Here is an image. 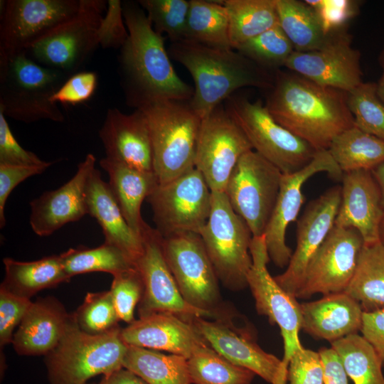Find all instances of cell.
Segmentation results:
<instances>
[{"mask_svg":"<svg viewBox=\"0 0 384 384\" xmlns=\"http://www.w3.org/2000/svg\"><path fill=\"white\" fill-rule=\"evenodd\" d=\"M128 38L119 56L121 82L128 106L139 109L162 100L189 101L193 89L176 73L157 33L138 2H122Z\"/></svg>","mask_w":384,"mask_h":384,"instance_id":"obj_1","label":"cell"},{"mask_svg":"<svg viewBox=\"0 0 384 384\" xmlns=\"http://www.w3.org/2000/svg\"><path fill=\"white\" fill-rule=\"evenodd\" d=\"M265 104L280 125L316 150L354 125L347 93L318 85L294 72L277 70Z\"/></svg>","mask_w":384,"mask_h":384,"instance_id":"obj_2","label":"cell"},{"mask_svg":"<svg viewBox=\"0 0 384 384\" xmlns=\"http://www.w3.org/2000/svg\"><path fill=\"white\" fill-rule=\"evenodd\" d=\"M169 55L187 69L194 82L189 104L204 118L238 89H270L267 70L231 48H215L188 40L171 43Z\"/></svg>","mask_w":384,"mask_h":384,"instance_id":"obj_3","label":"cell"},{"mask_svg":"<svg viewBox=\"0 0 384 384\" xmlns=\"http://www.w3.org/2000/svg\"><path fill=\"white\" fill-rule=\"evenodd\" d=\"M69 77L36 63L25 52L0 58V111L25 123L62 122L64 114L50 99Z\"/></svg>","mask_w":384,"mask_h":384,"instance_id":"obj_4","label":"cell"},{"mask_svg":"<svg viewBox=\"0 0 384 384\" xmlns=\"http://www.w3.org/2000/svg\"><path fill=\"white\" fill-rule=\"evenodd\" d=\"M139 109L147 119L154 172L159 183H166L194 169L202 119L189 101H157Z\"/></svg>","mask_w":384,"mask_h":384,"instance_id":"obj_5","label":"cell"},{"mask_svg":"<svg viewBox=\"0 0 384 384\" xmlns=\"http://www.w3.org/2000/svg\"><path fill=\"white\" fill-rule=\"evenodd\" d=\"M121 330L118 326L91 335L80 329L75 318L56 348L46 356L50 383L86 384L93 377L122 368L128 346Z\"/></svg>","mask_w":384,"mask_h":384,"instance_id":"obj_6","label":"cell"},{"mask_svg":"<svg viewBox=\"0 0 384 384\" xmlns=\"http://www.w3.org/2000/svg\"><path fill=\"white\" fill-rule=\"evenodd\" d=\"M219 281L231 291L247 287L252 234L224 192H212L208 220L199 233Z\"/></svg>","mask_w":384,"mask_h":384,"instance_id":"obj_7","label":"cell"},{"mask_svg":"<svg viewBox=\"0 0 384 384\" xmlns=\"http://www.w3.org/2000/svg\"><path fill=\"white\" fill-rule=\"evenodd\" d=\"M243 130L252 149L283 174L309 164L317 150L277 122L261 100L232 95L225 106Z\"/></svg>","mask_w":384,"mask_h":384,"instance_id":"obj_8","label":"cell"},{"mask_svg":"<svg viewBox=\"0 0 384 384\" xmlns=\"http://www.w3.org/2000/svg\"><path fill=\"white\" fill-rule=\"evenodd\" d=\"M169 270L186 302L208 314L222 316L230 307L222 300L219 279L199 234L184 233L163 238Z\"/></svg>","mask_w":384,"mask_h":384,"instance_id":"obj_9","label":"cell"},{"mask_svg":"<svg viewBox=\"0 0 384 384\" xmlns=\"http://www.w3.org/2000/svg\"><path fill=\"white\" fill-rule=\"evenodd\" d=\"M107 7L105 0H80L74 16L35 41L25 53L36 63L71 76L99 46L98 29Z\"/></svg>","mask_w":384,"mask_h":384,"instance_id":"obj_10","label":"cell"},{"mask_svg":"<svg viewBox=\"0 0 384 384\" xmlns=\"http://www.w3.org/2000/svg\"><path fill=\"white\" fill-rule=\"evenodd\" d=\"M252 260L247 282L255 299V309L269 322L279 326L284 344L281 371L276 384H287V370L293 354L303 346L299 335L302 330V312L297 298L284 291L272 277L267 265L270 257L265 237H252Z\"/></svg>","mask_w":384,"mask_h":384,"instance_id":"obj_11","label":"cell"},{"mask_svg":"<svg viewBox=\"0 0 384 384\" xmlns=\"http://www.w3.org/2000/svg\"><path fill=\"white\" fill-rule=\"evenodd\" d=\"M282 174L251 150L239 159L229 177L224 193L253 237L263 236L265 233L278 198Z\"/></svg>","mask_w":384,"mask_h":384,"instance_id":"obj_12","label":"cell"},{"mask_svg":"<svg viewBox=\"0 0 384 384\" xmlns=\"http://www.w3.org/2000/svg\"><path fill=\"white\" fill-rule=\"evenodd\" d=\"M156 230L163 238L199 234L211 210L212 191L196 168L166 183L158 184L146 198Z\"/></svg>","mask_w":384,"mask_h":384,"instance_id":"obj_13","label":"cell"},{"mask_svg":"<svg viewBox=\"0 0 384 384\" xmlns=\"http://www.w3.org/2000/svg\"><path fill=\"white\" fill-rule=\"evenodd\" d=\"M251 150L243 130L222 103L201 119L195 168L212 192H224L238 161Z\"/></svg>","mask_w":384,"mask_h":384,"instance_id":"obj_14","label":"cell"},{"mask_svg":"<svg viewBox=\"0 0 384 384\" xmlns=\"http://www.w3.org/2000/svg\"><path fill=\"white\" fill-rule=\"evenodd\" d=\"M80 0L1 1L0 58L16 55L78 11Z\"/></svg>","mask_w":384,"mask_h":384,"instance_id":"obj_15","label":"cell"},{"mask_svg":"<svg viewBox=\"0 0 384 384\" xmlns=\"http://www.w3.org/2000/svg\"><path fill=\"white\" fill-rule=\"evenodd\" d=\"M363 245L364 240L356 229L334 225L310 261L296 298L345 292Z\"/></svg>","mask_w":384,"mask_h":384,"instance_id":"obj_16","label":"cell"},{"mask_svg":"<svg viewBox=\"0 0 384 384\" xmlns=\"http://www.w3.org/2000/svg\"><path fill=\"white\" fill-rule=\"evenodd\" d=\"M361 53L351 45V37L344 28L330 33L319 49L294 51L284 67L318 85L345 92L362 82Z\"/></svg>","mask_w":384,"mask_h":384,"instance_id":"obj_17","label":"cell"},{"mask_svg":"<svg viewBox=\"0 0 384 384\" xmlns=\"http://www.w3.org/2000/svg\"><path fill=\"white\" fill-rule=\"evenodd\" d=\"M320 172L326 173L336 181H341L343 174L328 150L317 151L312 161L303 169L282 174L278 198L264 234L270 259L278 267H287L292 255L286 243V231L288 225L297 220L304 203L303 185Z\"/></svg>","mask_w":384,"mask_h":384,"instance_id":"obj_18","label":"cell"},{"mask_svg":"<svg viewBox=\"0 0 384 384\" xmlns=\"http://www.w3.org/2000/svg\"><path fill=\"white\" fill-rule=\"evenodd\" d=\"M141 237L144 250L135 262L144 284L139 317L164 312L209 319L207 313L191 306L182 297L166 261L161 235L146 223Z\"/></svg>","mask_w":384,"mask_h":384,"instance_id":"obj_19","label":"cell"},{"mask_svg":"<svg viewBox=\"0 0 384 384\" xmlns=\"http://www.w3.org/2000/svg\"><path fill=\"white\" fill-rule=\"evenodd\" d=\"M237 314L218 319L183 316L220 355L233 363L254 372L266 382L276 384L282 361L265 351L255 339L250 329L238 328L233 322Z\"/></svg>","mask_w":384,"mask_h":384,"instance_id":"obj_20","label":"cell"},{"mask_svg":"<svg viewBox=\"0 0 384 384\" xmlns=\"http://www.w3.org/2000/svg\"><path fill=\"white\" fill-rule=\"evenodd\" d=\"M341 186H334L310 201L297 224V245L285 271L274 277L277 284L296 297L308 265L332 228L341 202Z\"/></svg>","mask_w":384,"mask_h":384,"instance_id":"obj_21","label":"cell"},{"mask_svg":"<svg viewBox=\"0 0 384 384\" xmlns=\"http://www.w3.org/2000/svg\"><path fill=\"white\" fill-rule=\"evenodd\" d=\"M95 163V156L87 154L68 182L55 190L44 192L30 203V225L36 235L49 236L88 214L87 188Z\"/></svg>","mask_w":384,"mask_h":384,"instance_id":"obj_22","label":"cell"},{"mask_svg":"<svg viewBox=\"0 0 384 384\" xmlns=\"http://www.w3.org/2000/svg\"><path fill=\"white\" fill-rule=\"evenodd\" d=\"M341 182V202L334 225L356 229L366 244L380 241L384 206L372 171L343 173Z\"/></svg>","mask_w":384,"mask_h":384,"instance_id":"obj_23","label":"cell"},{"mask_svg":"<svg viewBox=\"0 0 384 384\" xmlns=\"http://www.w3.org/2000/svg\"><path fill=\"white\" fill-rule=\"evenodd\" d=\"M99 137L107 159L139 171L154 172L148 122L140 109L131 114L117 108L109 109Z\"/></svg>","mask_w":384,"mask_h":384,"instance_id":"obj_24","label":"cell"},{"mask_svg":"<svg viewBox=\"0 0 384 384\" xmlns=\"http://www.w3.org/2000/svg\"><path fill=\"white\" fill-rule=\"evenodd\" d=\"M121 337L127 346L164 351L187 359L208 345L183 316L164 312L139 317L122 329Z\"/></svg>","mask_w":384,"mask_h":384,"instance_id":"obj_25","label":"cell"},{"mask_svg":"<svg viewBox=\"0 0 384 384\" xmlns=\"http://www.w3.org/2000/svg\"><path fill=\"white\" fill-rule=\"evenodd\" d=\"M75 320L54 297L33 302L14 335L13 346L23 356H47L60 342Z\"/></svg>","mask_w":384,"mask_h":384,"instance_id":"obj_26","label":"cell"},{"mask_svg":"<svg viewBox=\"0 0 384 384\" xmlns=\"http://www.w3.org/2000/svg\"><path fill=\"white\" fill-rule=\"evenodd\" d=\"M300 306L302 329L314 338L331 343L361 331L364 311L345 292L326 294Z\"/></svg>","mask_w":384,"mask_h":384,"instance_id":"obj_27","label":"cell"},{"mask_svg":"<svg viewBox=\"0 0 384 384\" xmlns=\"http://www.w3.org/2000/svg\"><path fill=\"white\" fill-rule=\"evenodd\" d=\"M87 213L102 228L105 242L122 250L134 263L143 252L142 237L128 225L107 182L95 168L87 188Z\"/></svg>","mask_w":384,"mask_h":384,"instance_id":"obj_28","label":"cell"},{"mask_svg":"<svg viewBox=\"0 0 384 384\" xmlns=\"http://www.w3.org/2000/svg\"><path fill=\"white\" fill-rule=\"evenodd\" d=\"M100 165L108 174L110 188L127 223L141 237L146 224L142 217V203L159 184L154 172L139 171L106 157Z\"/></svg>","mask_w":384,"mask_h":384,"instance_id":"obj_29","label":"cell"},{"mask_svg":"<svg viewBox=\"0 0 384 384\" xmlns=\"http://www.w3.org/2000/svg\"><path fill=\"white\" fill-rule=\"evenodd\" d=\"M3 263L5 277L1 285L12 293L26 298L31 299L41 290L70 280L62 266L59 255H52L31 262L5 257Z\"/></svg>","mask_w":384,"mask_h":384,"instance_id":"obj_30","label":"cell"},{"mask_svg":"<svg viewBox=\"0 0 384 384\" xmlns=\"http://www.w3.org/2000/svg\"><path fill=\"white\" fill-rule=\"evenodd\" d=\"M345 292L360 304L364 312L384 309V245L380 241L364 243Z\"/></svg>","mask_w":384,"mask_h":384,"instance_id":"obj_31","label":"cell"},{"mask_svg":"<svg viewBox=\"0 0 384 384\" xmlns=\"http://www.w3.org/2000/svg\"><path fill=\"white\" fill-rule=\"evenodd\" d=\"M123 368L147 384H192L188 359L180 355L128 346Z\"/></svg>","mask_w":384,"mask_h":384,"instance_id":"obj_32","label":"cell"},{"mask_svg":"<svg viewBox=\"0 0 384 384\" xmlns=\"http://www.w3.org/2000/svg\"><path fill=\"white\" fill-rule=\"evenodd\" d=\"M279 25L294 50L308 52L321 48L330 33L323 26L317 12L305 1L276 0Z\"/></svg>","mask_w":384,"mask_h":384,"instance_id":"obj_33","label":"cell"},{"mask_svg":"<svg viewBox=\"0 0 384 384\" xmlns=\"http://www.w3.org/2000/svg\"><path fill=\"white\" fill-rule=\"evenodd\" d=\"M328 151L343 173L372 171L384 163V140L354 125L336 137Z\"/></svg>","mask_w":384,"mask_h":384,"instance_id":"obj_34","label":"cell"},{"mask_svg":"<svg viewBox=\"0 0 384 384\" xmlns=\"http://www.w3.org/2000/svg\"><path fill=\"white\" fill-rule=\"evenodd\" d=\"M223 4L233 49L279 24L276 0H225Z\"/></svg>","mask_w":384,"mask_h":384,"instance_id":"obj_35","label":"cell"},{"mask_svg":"<svg viewBox=\"0 0 384 384\" xmlns=\"http://www.w3.org/2000/svg\"><path fill=\"white\" fill-rule=\"evenodd\" d=\"M184 40L215 48H231L223 1L191 0Z\"/></svg>","mask_w":384,"mask_h":384,"instance_id":"obj_36","label":"cell"},{"mask_svg":"<svg viewBox=\"0 0 384 384\" xmlns=\"http://www.w3.org/2000/svg\"><path fill=\"white\" fill-rule=\"evenodd\" d=\"M354 384H384L383 363L378 354L358 334L331 343Z\"/></svg>","mask_w":384,"mask_h":384,"instance_id":"obj_37","label":"cell"},{"mask_svg":"<svg viewBox=\"0 0 384 384\" xmlns=\"http://www.w3.org/2000/svg\"><path fill=\"white\" fill-rule=\"evenodd\" d=\"M69 278L85 273L103 272L112 276L136 267L135 263L118 247L104 242L98 247L70 248L59 255Z\"/></svg>","mask_w":384,"mask_h":384,"instance_id":"obj_38","label":"cell"},{"mask_svg":"<svg viewBox=\"0 0 384 384\" xmlns=\"http://www.w3.org/2000/svg\"><path fill=\"white\" fill-rule=\"evenodd\" d=\"M192 384H252L255 373L227 360L207 345L188 358Z\"/></svg>","mask_w":384,"mask_h":384,"instance_id":"obj_39","label":"cell"},{"mask_svg":"<svg viewBox=\"0 0 384 384\" xmlns=\"http://www.w3.org/2000/svg\"><path fill=\"white\" fill-rule=\"evenodd\" d=\"M235 50L264 69L284 66L294 51L279 24L240 45Z\"/></svg>","mask_w":384,"mask_h":384,"instance_id":"obj_40","label":"cell"},{"mask_svg":"<svg viewBox=\"0 0 384 384\" xmlns=\"http://www.w3.org/2000/svg\"><path fill=\"white\" fill-rule=\"evenodd\" d=\"M347 104L354 126L384 140V103L376 93L375 82H361L347 92Z\"/></svg>","mask_w":384,"mask_h":384,"instance_id":"obj_41","label":"cell"},{"mask_svg":"<svg viewBox=\"0 0 384 384\" xmlns=\"http://www.w3.org/2000/svg\"><path fill=\"white\" fill-rule=\"evenodd\" d=\"M154 30L165 33L171 43L185 38L190 1L139 0Z\"/></svg>","mask_w":384,"mask_h":384,"instance_id":"obj_42","label":"cell"},{"mask_svg":"<svg viewBox=\"0 0 384 384\" xmlns=\"http://www.w3.org/2000/svg\"><path fill=\"white\" fill-rule=\"evenodd\" d=\"M74 315L80 329L91 335L112 331L120 321L110 290L88 292Z\"/></svg>","mask_w":384,"mask_h":384,"instance_id":"obj_43","label":"cell"},{"mask_svg":"<svg viewBox=\"0 0 384 384\" xmlns=\"http://www.w3.org/2000/svg\"><path fill=\"white\" fill-rule=\"evenodd\" d=\"M110 291L119 320L128 324L133 322L135 308L144 293L142 278L137 267L113 275Z\"/></svg>","mask_w":384,"mask_h":384,"instance_id":"obj_44","label":"cell"},{"mask_svg":"<svg viewBox=\"0 0 384 384\" xmlns=\"http://www.w3.org/2000/svg\"><path fill=\"white\" fill-rule=\"evenodd\" d=\"M31 299L12 293L0 286V346L12 343L14 329L19 326L31 306Z\"/></svg>","mask_w":384,"mask_h":384,"instance_id":"obj_45","label":"cell"},{"mask_svg":"<svg viewBox=\"0 0 384 384\" xmlns=\"http://www.w3.org/2000/svg\"><path fill=\"white\" fill-rule=\"evenodd\" d=\"M289 384H324V368L318 352L298 349L292 356L287 370Z\"/></svg>","mask_w":384,"mask_h":384,"instance_id":"obj_46","label":"cell"},{"mask_svg":"<svg viewBox=\"0 0 384 384\" xmlns=\"http://www.w3.org/2000/svg\"><path fill=\"white\" fill-rule=\"evenodd\" d=\"M122 13V2L119 0L107 1L105 16L98 29L99 46L103 48H121L128 38Z\"/></svg>","mask_w":384,"mask_h":384,"instance_id":"obj_47","label":"cell"},{"mask_svg":"<svg viewBox=\"0 0 384 384\" xmlns=\"http://www.w3.org/2000/svg\"><path fill=\"white\" fill-rule=\"evenodd\" d=\"M97 84L95 72L83 71L70 76L51 96L53 103L76 105L88 100L94 94Z\"/></svg>","mask_w":384,"mask_h":384,"instance_id":"obj_48","label":"cell"},{"mask_svg":"<svg viewBox=\"0 0 384 384\" xmlns=\"http://www.w3.org/2000/svg\"><path fill=\"white\" fill-rule=\"evenodd\" d=\"M318 14L327 33L343 28L346 21L357 14L358 4L348 0H306Z\"/></svg>","mask_w":384,"mask_h":384,"instance_id":"obj_49","label":"cell"},{"mask_svg":"<svg viewBox=\"0 0 384 384\" xmlns=\"http://www.w3.org/2000/svg\"><path fill=\"white\" fill-rule=\"evenodd\" d=\"M41 160L33 152L24 149L14 137L6 116L0 111V164L15 166H40Z\"/></svg>","mask_w":384,"mask_h":384,"instance_id":"obj_50","label":"cell"},{"mask_svg":"<svg viewBox=\"0 0 384 384\" xmlns=\"http://www.w3.org/2000/svg\"><path fill=\"white\" fill-rule=\"evenodd\" d=\"M53 164L40 166H15L0 164V227L6 223L4 208L9 196L12 191L28 178L43 173Z\"/></svg>","mask_w":384,"mask_h":384,"instance_id":"obj_51","label":"cell"},{"mask_svg":"<svg viewBox=\"0 0 384 384\" xmlns=\"http://www.w3.org/2000/svg\"><path fill=\"white\" fill-rule=\"evenodd\" d=\"M361 332L374 348L384 367V309L363 312Z\"/></svg>","mask_w":384,"mask_h":384,"instance_id":"obj_52","label":"cell"},{"mask_svg":"<svg viewBox=\"0 0 384 384\" xmlns=\"http://www.w3.org/2000/svg\"><path fill=\"white\" fill-rule=\"evenodd\" d=\"M324 368V384H348V375L336 352L323 347L319 351Z\"/></svg>","mask_w":384,"mask_h":384,"instance_id":"obj_53","label":"cell"},{"mask_svg":"<svg viewBox=\"0 0 384 384\" xmlns=\"http://www.w3.org/2000/svg\"><path fill=\"white\" fill-rule=\"evenodd\" d=\"M99 384H147L131 370L122 368L107 375H104Z\"/></svg>","mask_w":384,"mask_h":384,"instance_id":"obj_54","label":"cell"},{"mask_svg":"<svg viewBox=\"0 0 384 384\" xmlns=\"http://www.w3.org/2000/svg\"><path fill=\"white\" fill-rule=\"evenodd\" d=\"M378 61L382 68V75L376 83V93L380 100L384 103V46L380 53Z\"/></svg>","mask_w":384,"mask_h":384,"instance_id":"obj_55","label":"cell"},{"mask_svg":"<svg viewBox=\"0 0 384 384\" xmlns=\"http://www.w3.org/2000/svg\"><path fill=\"white\" fill-rule=\"evenodd\" d=\"M372 173L380 188L384 206V163L373 169Z\"/></svg>","mask_w":384,"mask_h":384,"instance_id":"obj_56","label":"cell"},{"mask_svg":"<svg viewBox=\"0 0 384 384\" xmlns=\"http://www.w3.org/2000/svg\"><path fill=\"white\" fill-rule=\"evenodd\" d=\"M379 239L380 242L384 245V217L380 226Z\"/></svg>","mask_w":384,"mask_h":384,"instance_id":"obj_57","label":"cell"},{"mask_svg":"<svg viewBox=\"0 0 384 384\" xmlns=\"http://www.w3.org/2000/svg\"><path fill=\"white\" fill-rule=\"evenodd\" d=\"M86 384H87V383H86Z\"/></svg>","mask_w":384,"mask_h":384,"instance_id":"obj_58","label":"cell"}]
</instances>
